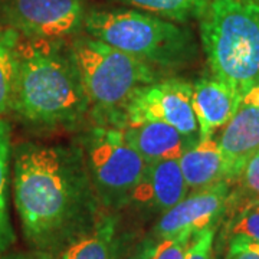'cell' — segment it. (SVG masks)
Here are the masks:
<instances>
[{
  "mask_svg": "<svg viewBox=\"0 0 259 259\" xmlns=\"http://www.w3.org/2000/svg\"><path fill=\"white\" fill-rule=\"evenodd\" d=\"M13 199L25 241L45 259H56L102 212L78 146L15 148Z\"/></svg>",
  "mask_w": 259,
  "mask_h": 259,
  "instance_id": "6da1fadb",
  "label": "cell"
},
{
  "mask_svg": "<svg viewBox=\"0 0 259 259\" xmlns=\"http://www.w3.org/2000/svg\"><path fill=\"white\" fill-rule=\"evenodd\" d=\"M12 110L39 127L76 125L90 112L78 66L62 40H20Z\"/></svg>",
  "mask_w": 259,
  "mask_h": 259,
  "instance_id": "7a4b0ae2",
  "label": "cell"
},
{
  "mask_svg": "<svg viewBox=\"0 0 259 259\" xmlns=\"http://www.w3.org/2000/svg\"><path fill=\"white\" fill-rule=\"evenodd\" d=\"M200 37L213 76L243 98L259 85V3L212 0Z\"/></svg>",
  "mask_w": 259,
  "mask_h": 259,
  "instance_id": "3957f363",
  "label": "cell"
},
{
  "mask_svg": "<svg viewBox=\"0 0 259 259\" xmlns=\"http://www.w3.org/2000/svg\"><path fill=\"white\" fill-rule=\"evenodd\" d=\"M69 49L95 125L122 128L131 100L143 87L160 79V71L91 36L75 39Z\"/></svg>",
  "mask_w": 259,
  "mask_h": 259,
  "instance_id": "277c9868",
  "label": "cell"
},
{
  "mask_svg": "<svg viewBox=\"0 0 259 259\" xmlns=\"http://www.w3.org/2000/svg\"><path fill=\"white\" fill-rule=\"evenodd\" d=\"M83 29L91 37L156 69H180L197 56V45L189 29L147 12L91 10L87 13Z\"/></svg>",
  "mask_w": 259,
  "mask_h": 259,
  "instance_id": "5b68a950",
  "label": "cell"
},
{
  "mask_svg": "<svg viewBox=\"0 0 259 259\" xmlns=\"http://www.w3.org/2000/svg\"><path fill=\"white\" fill-rule=\"evenodd\" d=\"M85 160L101 207H127L148 163L124 139L122 130L95 125L85 141Z\"/></svg>",
  "mask_w": 259,
  "mask_h": 259,
  "instance_id": "8992f818",
  "label": "cell"
},
{
  "mask_svg": "<svg viewBox=\"0 0 259 259\" xmlns=\"http://www.w3.org/2000/svg\"><path fill=\"white\" fill-rule=\"evenodd\" d=\"M83 0H0V20L20 36L64 40L83 29Z\"/></svg>",
  "mask_w": 259,
  "mask_h": 259,
  "instance_id": "52a82bcc",
  "label": "cell"
},
{
  "mask_svg": "<svg viewBox=\"0 0 259 259\" xmlns=\"http://www.w3.org/2000/svg\"><path fill=\"white\" fill-rule=\"evenodd\" d=\"M192 95L193 83L180 78H164L148 83L130 102L124 125L143 121H161L175 127L196 144L200 136Z\"/></svg>",
  "mask_w": 259,
  "mask_h": 259,
  "instance_id": "ba28073f",
  "label": "cell"
},
{
  "mask_svg": "<svg viewBox=\"0 0 259 259\" xmlns=\"http://www.w3.org/2000/svg\"><path fill=\"white\" fill-rule=\"evenodd\" d=\"M231 194L229 182L187 193L185 199L160 216L153 236L166 239L180 232L187 231L194 235L207 228H216V223L228 212Z\"/></svg>",
  "mask_w": 259,
  "mask_h": 259,
  "instance_id": "9c48e42d",
  "label": "cell"
},
{
  "mask_svg": "<svg viewBox=\"0 0 259 259\" xmlns=\"http://www.w3.org/2000/svg\"><path fill=\"white\" fill-rule=\"evenodd\" d=\"M218 144L228 167V180L236 182L249 157L259 150V85L242 98L223 127Z\"/></svg>",
  "mask_w": 259,
  "mask_h": 259,
  "instance_id": "30bf717a",
  "label": "cell"
},
{
  "mask_svg": "<svg viewBox=\"0 0 259 259\" xmlns=\"http://www.w3.org/2000/svg\"><path fill=\"white\" fill-rule=\"evenodd\" d=\"M189 193L179 160L148 164L143 179L131 194L128 206L140 212L163 214Z\"/></svg>",
  "mask_w": 259,
  "mask_h": 259,
  "instance_id": "8fae6325",
  "label": "cell"
},
{
  "mask_svg": "<svg viewBox=\"0 0 259 259\" xmlns=\"http://www.w3.org/2000/svg\"><path fill=\"white\" fill-rule=\"evenodd\" d=\"M241 101V97L214 76L196 81L193 83L192 104L200 140L212 139L218 130L225 127L236 112Z\"/></svg>",
  "mask_w": 259,
  "mask_h": 259,
  "instance_id": "7c38bea8",
  "label": "cell"
},
{
  "mask_svg": "<svg viewBox=\"0 0 259 259\" xmlns=\"http://www.w3.org/2000/svg\"><path fill=\"white\" fill-rule=\"evenodd\" d=\"M124 139L148 164L163 160H179L193 143L175 127L161 121H143L125 124Z\"/></svg>",
  "mask_w": 259,
  "mask_h": 259,
  "instance_id": "4fadbf2b",
  "label": "cell"
},
{
  "mask_svg": "<svg viewBox=\"0 0 259 259\" xmlns=\"http://www.w3.org/2000/svg\"><path fill=\"white\" fill-rule=\"evenodd\" d=\"M122 236L118 218L101 212L91 228L75 238L56 259H121Z\"/></svg>",
  "mask_w": 259,
  "mask_h": 259,
  "instance_id": "5bb4252c",
  "label": "cell"
},
{
  "mask_svg": "<svg viewBox=\"0 0 259 259\" xmlns=\"http://www.w3.org/2000/svg\"><path fill=\"white\" fill-rule=\"evenodd\" d=\"M179 166L190 192L203 190L228 180V167L218 140H199L179 158ZM231 183V182H229Z\"/></svg>",
  "mask_w": 259,
  "mask_h": 259,
  "instance_id": "9a60e30c",
  "label": "cell"
},
{
  "mask_svg": "<svg viewBox=\"0 0 259 259\" xmlns=\"http://www.w3.org/2000/svg\"><path fill=\"white\" fill-rule=\"evenodd\" d=\"M20 35L16 30L0 28V117L13 107L19 69Z\"/></svg>",
  "mask_w": 259,
  "mask_h": 259,
  "instance_id": "2e32d148",
  "label": "cell"
},
{
  "mask_svg": "<svg viewBox=\"0 0 259 259\" xmlns=\"http://www.w3.org/2000/svg\"><path fill=\"white\" fill-rule=\"evenodd\" d=\"M10 157V125L0 118V255L12 248V245L16 241V233L9 213Z\"/></svg>",
  "mask_w": 259,
  "mask_h": 259,
  "instance_id": "e0dca14e",
  "label": "cell"
},
{
  "mask_svg": "<svg viewBox=\"0 0 259 259\" xmlns=\"http://www.w3.org/2000/svg\"><path fill=\"white\" fill-rule=\"evenodd\" d=\"M130 6L176 23L200 19L212 0H120Z\"/></svg>",
  "mask_w": 259,
  "mask_h": 259,
  "instance_id": "ac0fdd59",
  "label": "cell"
},
{
  "mask_svg": "<svg viewBox=\"0 0 259 259\" xmlns=\"http://www.w3.org/2000/svg\"><path fill=\"white\" fill-rule=\"evenodd\" d=\"M231 204V203H229ZM233 206V204H231ZM235 210L228 222V235L232 236H245L248 239L259 243V199L248 197Z\"/></svg>",
  "mask_w": 259,
  "mask_h": 259,
  "instance_id": "d6986e66",
  "label": "cell"
},
{
  "mask_svg": "<svg viewBox=\"0 0 259 259\" xmlns=\"http://www.w3.org/2000/svg\"><path fill=\"white\" fill-rule=\"evenodd\" d=\"M192 236L193 233L185 231L166 239H158L153 259H185Z\"/></svg>",
  "mask_w": 259,
  "mask_h": 259,
  "instance_id": "ffe728a7",
  "label": "cell"
},
{
  "mask_svg": "<svg viewBox=\"0 0 259 259\" xmlns=\"http://www.w3.org/2000/svg\"><path fill=\"white\" fill-rule=\"evenodd\" d=\"M216 228H207L192 236L187 246L185 259H214L213 243H214Z\"/></svg>",
  "mask_w": 259,
  "mask_h": 259,
  "instance_id": "44dd1931",
  "label": "cell"
},
{
  "mask_svg": "<svg viewBox=\"0 0 259 259\" xmlns=\"http://www.w3.org/2000/svg\"><path fill=\"white\" fill-rule=\"evenodd\" d=\"M236 182L241 183L242 189L248 193V197L259 199V150L245 163Z\"/></svg>",
  "mask_w": 259,
  "mask_h": 259,
  "instance_id": "7402d4cb",
  "label": "cell"
},
{
  "mask_svg": "<svg viewBox=\"0 0 259 259\" xmlns=\"http://www.w3.org/2000/svg\"><path fill=\"white\" fill-rule=\"evenodd\" d=\"M226 259H259V243L245 236H232Z\"/></svg>",
  "mask_w": 259,
  "mask_h": 259,
  "instance_id": "603a6c76",
  "label": "cell"
},
{
  "mask_svg": "<svg viewBox=\"0 0 259 259\" xmlns=\"http://www.w3.org/2000/svg\"><path fill=\"white\" fill-rule=\"evenodd\" d=\"M158 239L154 238L153 235L144 238L143 241H140L134 250L130 253V256L127 259H153L154 256V252L157 248Z\"/></svg>",
  "mask_w": 259,
  "mask_h": 259,
  "instance_id": "cb8c5ba5",
  "label": "cell"
},
{
  "mask_svg": "<svg viewBox=\"0 0 259 259\" xmlns=\"http://www.w3.org/2000/svg\"><path fill=\"white\" fill-rule=\"evenodd\" d=\"M0 259H45L44 256H39L36 253H23V252H13L0 255Z\"/></svg>",
  "mask_w": 259,
  "mask_h": 259,
  "instance_id": "d4e9b609",
  "label": "cell"
},
{
  "mask_svg": "<svg viewBox=\"0 0 259 259\" xmlns=\"http://www.w3.org/2000/svg\"><path fill=\"white\" fill-rule=\"evenodd\" d=\"M250 2H256V3H259V0H250Z\"/></svg>",
  "mask_w": 259,
  "mask_h": 259,
  "instance_id": "484cf974",
  "label": "cell"
}]
</instances>
